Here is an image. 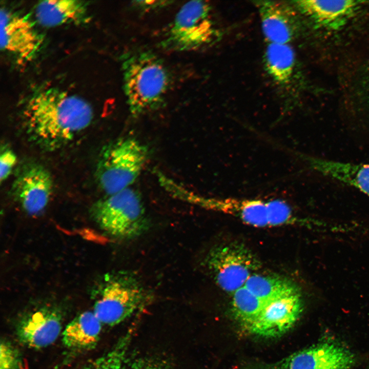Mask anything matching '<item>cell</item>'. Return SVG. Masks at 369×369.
<instances>
[{"label": "cell", "mask_w": 369, "mask_h": 369, "mask_svg": "<svg viewBox=\"0 0 369 369\" xmlns=\"http://www.w3.org/2000/svg\"><path fill=\"white\" fill-rule=\"evenodd\" d=\"M26 134L48 150L71 141L91 124L93 110L81 97L56 87L40 88L26 98L22 109Z\"/></svg>", "instance_id": "obj_1"}, {"label": "cell", "mask_w": 369, "mask_h": 369, "mask_svg": "<svg viewBox=\"0 0 369 369\" xmlns=\"http://www.w3.org/2000/svg\"><path fill=\"white\" fill-rule=\"evenodd\" d=\"M124 89L131 114L138 117L160 107L168 86L167 70L154 54L142 51L123 58Z\"/></svg>", "instance_id": "obj_2"}, {"label": "cell", "mask_w": 369, "mask_h": 369, "mask_svg": "<svg viewBox=\"0 0 369 369\" xmlns=\"http://www.w3.org/2000/svg\"><path fill=\"white\" fill-rule=\"evenodd\" d=\"M148 148L135 138L125 137L103 150L96 170L99 184L108 195L130 188L144 169Z\"/></svg>", "instance_id": "obj_3"}, {"label": "cell", "mask_w": 369, "mask_h": 369, "mask_svg": "<svg viewBox=\"0 0 369 369\" xmlns=\"http://www.w3.org/2000/svg\"><path fill=\"white\" fill-rule=\"evenodd\" d=\"M92 215L104 231L123 239L135 238L148 227L141 197L131 187L99 201Z\"/></svg>", "instance_id": "obj_4"}, {"label": "cell", "mask_w": 369, "mask_h": 369, "mask_svg": "<svg viewBox=\"0 0 369 369\" xmlns=\"http://www.w3.org/2000/svg\"><path fill=\"white\" fill-rule=\"evenodd\" d=\"M146 289L134 277L121 274L101 287L93 312L102 324L114 326L130 317L149 299Z\"/></svg>", "instance_id": "obj_5"}, {"label": "cell", "mask_w": 369, "mask_h": 369, "mask_svg": "<svg viewBox=\"0 0 369 369\" xmlns=\"http://www.w3.org/2000/svg\"><path fill=\"white\" fill-rule=\"evenodd\" d=\"M206 2L190 1L178 11L161 41L166 49L178 51L197 50L210 44L216 31Z\"/></svg>", "instance_id": "obj_6"}, {"label": "cell", "mask_w": 369, "mask_h": 369, "mask_svg": "<svg viewBox=\"0 0 369 369\" xmlns=\"http://www.w3.org/2000/svg\"><path fill=\"white\" fill-rule=\"evenodd\" d=\"M207 266L217 285L233 294L243 287L260 267V262L249 248L238 242L220 244L210 251Z\"/></svg>", "instance_id": "obj_7"}, {"label": "cell", "mask_w": 369, "mask_h": 369, "mask_svg": "<svg viewBox=\"0 0 369 369\" xmlns=\"http://www.w3.org/2000/svg\"><path fill=\"white\" fill-rule=\"evenodd\" d=\"M1 49L19 63L33 61L40 53L44 37L25 13L1 8Z\"/></svg>", "instance_id": "obj_8"}, {"label": "cell", "mask_w": 369, "mask_h": 369, "mask_svg": "<svg viewBox=\"0 0 369 369\" xmlns=\"http://www.w3.org/2000/svg\"><path fill=\"white\" fill-rule=\"evenodd\" d=\"M355 362L354 354L345 346L323 341L258 369H351Z\"/></svg>", "instance_id": "obj_9"}, {"label": "cell", "mask_w": 369, "mask_h": 369, "mask_svg": "<svg viewBox=\"0 0 369 369\" xmlns=\"http://www.w3.org/2000/svg\"><path fill=\"white\" fill-rule=\"evenodd\" d=\"M303 307L300 292L269 301L248 331L265 338L280 336L295 325Z\"/></svg>", "instance_id": "obj_10"}, {"label": "cell", "mask_w": 369, "mask_h": 369, "mask_svg": "<svg viewBox=\"0 0 369 369\" xmlns=\"http://www.w3.org/2000/svg\"><path fill=\"white\" fill-rule=\"evenodd\" d=\"M53 181L43 167L31 164L24 169L15 180L13 192L23 209L30 214L42 212L52 194Z\"/></svg>", "instance_id": "obj_11"}, {"label": "cell", "mask_w": 369, "mask_h": 369, "mask_svg": "<svg viewBox=\"0 0 369 369\" xmlns=\"http://www.w3.org/2000/svg\"><path fill=\"white\" fill-rule=\"evenodd\" d=\"M61 329L60 314L55 310L42 308L31 313L18 324L16 334L25 345L42 348L52 344Z\"/></svg>", "instance_id": "obj_12"}, {"label": "cell", "mask_w": 369, "mask_h": 369, "mask_svg": "<svg viewBox=\"0 0 369 369\" xmlns=\"http://www.w3.org/2000/svg\"><path fill=\"white\" fill-rule=\"evenodd\" d=\"M261 29L268 43L289 44L295 36L296 26L291 7L283 2H256Z\"/></svg>", "instance_id": "obj_13"}, {"label": "cell", "mask_w": 369, "mask_h": 369, "mask_svg": "<svg viewBox=\"0 0 369 369\" xmlns=\"http://www.w3.org/2000/svg\"><path fill=\"white\" fill-rule=\"evenodd\" d=\"M37 22L47 27L80 25L90 19L88 5L77 0H47L39 2L35 9Z\"/></svg>", "instance_id": "obj_14"}, {"label": "cell", "mask_w": 369, "mask_h": 369, "mask_svg": "<svg viewBox=\"0 0 369 369\" xmlns=\"http://www.w3.org/2000/svg\"><path fill=\"white\" fill-rule=\"evenodd\" d=\"M295 5L316 24L328 29L343 25L358 8L359 2L352 0H301Z\"/></svg>", "instance_id": "obj_15"}, {"label": "cell", "mask_w": 369, "mask_h": 369, "mask_svg": "<svg viewBox=\"0 0 369 369\" xmlns=\"http://www.w3.org/2000/svg\"><path fill=\"white\" fill-rule=\"evenodd\" d=\"M311 168L349 184L369 196V164L336 161L302 156Z\"/></svg>", "instance_id": "obj_16"}, {"label": "cell", "mask_w": 369, "mask_h": 369, "mask_svg": "<svg viewBox=\"0 0 369 369\" xmlns=\"http://www.w3.org/2000/svg\"><path fill=\"white\" fill-rule=\"evenodd\" d=\"M102 323L93 312L86 311L75 317L63 332V342L68 348L84 350L98 342Z\"/></svg>", "instance_id": "obj_17"}, {"label": "cell", "mask_w": 369, "mask_h": 369, "mask_svg": "<svg viewBox=\"0 0 369 369\" xmlns=\"http://www.w3.org/2000/svg\"><path fill=\"white\" fill-rule=\"evenodd\" d=\"M267 73L279 85H286L293 76L296 57L289 44L268 43L264 53Z\"/></svg>", "instance_id": "obj_18"}, {"label": "cell", "mask_w": 369, "mask_h": 369, "mask_svg": "<svg viewBox=\"0 0 369 369\" xmlns=\"http://www.w3.org/2000/svg\"><path fill=\"white\" fill-rule=\"evenodd\" d=\"M244 286L266 303L300 292L297 285L288 279L257 272L249 278Z\"/></svg>", "instance_id": "obj_19"}, {"label": "cell", "mask_w": 369, "mask_h": 369, "mask_svg": "<svg viewBox=\"0 0 369 369\" xmlns=\"http://www.w3.org/2000/svg\"><path fill=\"white\" fill-rule=\"evenodd\" d=\"M231 303L234 317L247 330L266 303L244 286L232 294Z\"/></svg>", "instance_id": "obj_20"}, {"label": "cell", "mask_w": 369, "mask_h": 369, "mask_svg": "<svg viewBox=\"0 0 369 369\" xmlns=\"http://www.w3.org/2000/svg\"><path fill=\"white\" fill-rule=\"evenodd\" d=\"M267 201L256 199H234L230 215L247 224L257 228L269 227Z\"/></svg>", "instance_id": "obj_21"}, {"label": "cell", "mask_w": 369, "mask_h": 369, "mask_svg": "<svg viewBox=\"0 0 369 369\" xmlns=\"http://www.w3.org/2000/svg\"><path fill=\"white\" fill-rule=\"evenodd\" d=\"M269 227L292 224L297 218L289 205L280 199L267 201Z\"/></svg>", "instance_id": "obj_22"}, {"label": "cell", "mask_w": 369, "mask_h": 369, "mask_svg": "<svg viewBox=\"0 0 369 369\" xmlns=\"http://www.w3.org/2000/svg\"><path fill=\"white\" fill-rule=\"evenodd\" d=\"M124 359L121 353L113 350L93 362L86 369H125Z\"/></svg>", "instance_id": "obj_23"}, {"label": "cell", "mask_w": 369, "mask_h": 369, "mask_svg": "<svg viewBox=\"0 0 369 369\" xmlns=\"http://www.w3.org/2000/svg\"><path fill=\"white\" fill-rule=\"evenodd\" d=\"M18 359L15 350L6 340L0 346V369H18Z\"/></svg>", "instance_id": "obj_24"}, {"label": "cell", "mask_w": 369, "mask_h": 369, "mask_svg": "<svg viewBox=\"0 0 369 369\" xmlns=\"http://www.w3.org/2000/svg\"><path fill=\"white\" fill-rule=\"evenodd\" d=\"M16 155L10 149L4 148L0 156V180H5L11 173L16 162Z\"/></svg>", "instance_id": "obj_25"}, {"label": "cell", "mask_w": 369, "mask_h": 369, "mask_svg": "<svg viewBox=\"0 0 369 369\" xmlns=\"http://www.w3.org/2000/svg\"><path fill=\"white\" fill-rule=\"evenodd\" d=\"M128 369H170L165 365L151 359L140 358L133 361Z\"/></svg>", "instance_id": "obj_26"}, {"label": "cell", "mask_w": 369, "mask_h": 369, "mask_svg": "<svg viewBox=\"0 0 369 369\" xmlns=\"http://www.w3.org/2000/svg\"><path fill=\"white\" fill-rule=\"evenodd\" d=\"M168 2L165 1H136L135 2V5L138 8H139L144 10H149L151 9L155 8L158 7H161L166 5L165 3Z\"/></svg>", "instance_id": "obj_27"}, {"label": "cell", "mask_w": 369, "mask_h": 369, "mask_svg": "<svg viewBox=\"0 0 369 369\" xmlns=\"http://www.w3.org/2000/svg\"><path fill=\"white\" fill-rule=\"evenodd\" d=\"M368 369H369V366H368Z\"/></svg>", "instance_id": "obj_28"}]
</instances>
